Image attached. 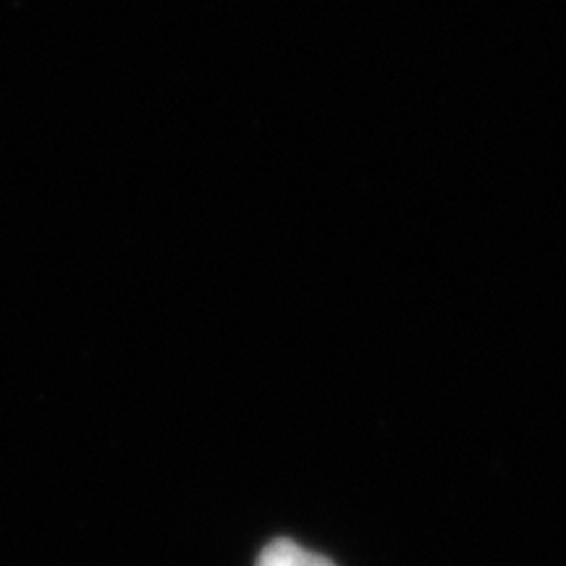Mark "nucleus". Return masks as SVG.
<instances>
[{"label":"nucleus","mask_w":566,"mask_h":566,"mask_svg":"<svg viewBox=\"0 0 566 566\" xmlns=\"http://www.w3.org/2000/svg\"><path fill=\"white\" fill-rule=\"evenodd\" d=\"M260 566H334V564H328L321 556L310 554V551L296 546V543L279 541V543H271V546L263 551V556H260Z\"/></svg>","instance_id":"1"}]
</instances>
